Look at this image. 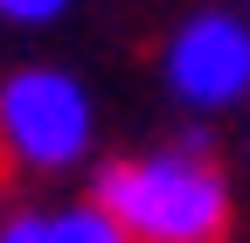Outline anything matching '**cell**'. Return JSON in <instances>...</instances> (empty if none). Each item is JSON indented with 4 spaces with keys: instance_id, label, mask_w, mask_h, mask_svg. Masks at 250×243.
I'll use <instances>...</instances> for the list:
<instances>
[{
    "instance_id": "obj_1",
    "label": "cell",
    "mask_w": 250,
    "mask_h": 243,
    "mask_svg": "<svg viewBox=\"0 0 250 243\" xmlns=\"http://www.w3.org/2000/svg\"><path fill=\"white\" fill-rule=\"evenodd\" d=\"M90 202L125 229V243H223L229 236V181L208 139H174L160 153L98 167Z\"/></svg>"
},
{
    "instance_id": "obj_5",
    "label": "cell",
    "mask_w": 250,
    "mask_h": 243,
    "mask_svg": "<svg viewBox=\"0 0 250 243\" xmlns=\"http://www.w3.org/2000/svg\"><path fill=\"white\" fill-rule=\"evenodd\" d=\"M62 7H70V0H0V14H7V21H56Z\"/></svg>"
},
{
    "instance_id": "obj_2",
    "label": "cell",
    "mask_w": 250,
    "mask_h": 243,
    "mask_svg": "<svg viewBox=\"0 0 250 243\" xmlns=\"http://www.w3.org/2000/svg\"><path fill=\"white\" fill-rule=\"evenodd\" d=\"M0 146L35 167V174H62L90 153V98L77 77L62 70H21L0 83Z\"/></svg>"
},
{
    "instance_id": "obj_3",
    "label": "cell",
    "mask_w": 250,
    "mask_h": 243,
    "mask_svg": "<svg viewBox=\"0 0 250 243\" xmlns=\"http://www.w3.org/2000/svg\"><path fill=\"white\" fill-rule=\"evenodd\" d=\"M167 83L202 111L243 104L250 98V21L243 14H195L167 42Z\"/></svg>"
},
{
    "instance_id": "obj_4",
    "label": "cell",
    "mask_w": 250,
    "mask_h": 243,
    "mask_svg": "<svg viewBox=\"0 0 250 243\" xmlns=\"http://www.w3.org/2000/svg\"><path fill=\"white\" fill-rule=\"evenodd\" d=\"M49 243H125V229L90 202V208H70V216H49Z\"/></svg>"
},
{
    "instance_id": "obj_6",
    "label": "cell",
    "mask_w": 250,
    "mask_h": 243,
    "mask_svg": "<svg viewBox=\"0 0 250 243\" xmlns=\"http://www.w3.org/2000/svg\"><path fill=\"white\" fill-rule=\"evenodd\" d=\"M0 243H49V216H14L0 229Z\"/></svg>"
}]
</instances>
